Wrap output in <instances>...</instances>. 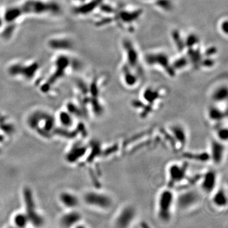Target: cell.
I'll use <instances>...</instances> for the list:
<instances>
[{
  "mask_svg": "<svg viewBox=\"0 0 228 228\" xmlns=\"http://www.w3.org/2000/svg\"><path fill=\"white\" fill-rule=\"evenodd\" d=\"M60 202L68 209H74L79 205V200L75 194L69 192H63L60 196Z\"/></svg>",
  "mask_w": 228,
  "mask_h": 228,
  "instance_id": "cell-11",
  "label": "cell"
},
{
  "mask_svg": "<svg viewBox=\"0 0 228 228\" xmlns=\"http://www.w3.org/2000/svg\"><path fill=\"white\" fill-rule=\"evenodd\" d=\"M156 5L159 8L166 10H169L172 7L170 0H158L156 2Z\"/></svg>",
  "mask_w": 228,
  "mask_h": 228,
  "instance_id": "cell-19",
  "label": "cell"
},
{
  "mask_svg": "<svg viewBox=\"0 0 228 228\" xmlns=\"http://www.w3.org/2000/svg\"><path fill=\"white\" fill-rule=\"evenodd\" d=\"M81 219V215L78 212H71L69 214H65L60 220V223L63 224L64 226H70L71 224H76ZM77 224V223H76Z\"/></svg>",
  "mask_w": 228,
  "mask_h": 228,
  "instance_id": "cell-13",
  "label": "cell"
},
{
  "mask_svg": "<svg viewBox=\"0 0 228 228\" xmlns=\"http://www.w3.org/2000/svg\"><path fill=\"white\" fill-rule=\"evenodd\" d=\"M13 222L17 227H25L28 224V217L24 213H17L15 214Z\"/></svg>",
  "mask_w": 228,
  "mask_h": 228,
  "instance_id": "cell-16",
  "label": "cell"
},
{
  "mask_svg": "<svg viewBox=\"0 0 228 228\" xmlns=\"http://www.w3.org/2000/svg\"><path fill=\"white\" fill-rule=\"evenodd\" d=\"M176 206V196L170 188L162 190L158 197L156 214L162 222H169L172 218V211Z\"/></svg>",
  "mask_w": 228,
  "mask_h": 228,
  "instance_id": "cell-1",
  "label": "cell"
},
{
  "mask_svg": "<svg viewBox=\"0 0 228 228\" xmlns=\"http://www.w3.org/2000/svg\"><path fill=\"white\" fill-rule=\"evenodd\" d=\"M186 166L184 165L181 166L176 164H172L169 169V183L174 185L183 181L186 177Z\"/></svg>",
  "mask_w": 228,
  "mask_h": 228,
  "instance_id": "cell-8",
  "label": "cell"
},
{
  "mask_svg": "<svg viewBox=\"0 0 228 228\" xmlns=\"http://www.w3.org/2000/svg\"><path fill=\"white\" fill-rule=\"evenodd\" d=\"M123 81L125 85L129 87H133L138 82V77L131 71L124 70Z\"/></svg>",
  "mask_w": 228,
  "mask_h": 228,
  "instance_id": "cell-14",
  "label": "cell"
},
{
  "mask_svg": "<svg viewBox=\"0 0 228 228\" xmlns=\"http://www.w3.org/2000/svg\"><path fill=\"white\" fill-rule=\"evenodd\" d=\"M84 200L88 205L102 210L110 209L113 205L112 199L106 193L89 191L84 196Z\"/></svg>",
  "mask_w": 228,
  "mask_h": 228,
  "instance_id": "cell-2",
  "label": "cell"
},
{
  "mask_svg": "<svg viewBox=\"0 0 228 228\" xmlns=\"http://www.w3.org/2000/svg\"><path fill=\"white\" fill-rule=\"evenodd\" d=\"M200 200V196L197 191L188 190L176 197V205L181 210H187L197 205Z\"/></svg>",
  "mask_w": 228,
  "mask_h": 228,
  "instance_id": "cell-4",
  "label": "cell"
},
{
  "mask_svg": "<svg viewBox=\"0 0 228 228\" xmlns=\"http://www.w3.org/2000/svg\"><path fill=\"white\" fill-rule=\"evenodd\" d=\"M217 140L225 143L227 139V127H220L217 128L216 132Z\"/></svg>",
  "mask_w": 228,
  "mask_h": 228,
  "instance_id": "cell-18",
  "label": "cell"
},
{
  "mask_svg": "<svg viewBox=\"0 0 228 228\" xmlns=\"http://www.w3.org/2000/svg\"><path fill=\"white\" fill-rule=\"evenodd\" d=\"M227 97V87L226 85H221L217 87L211 94L212 100L216 103L225 102Z\"/></svg>",
  "mask_w": 228,
  "mask_h": 228,
  "instance_id": "cell-12",
  "label": "cell"
},
{
  "mask_svg": "<svg viewBox=\"0 0 228 228\" xmlns=\"http://www.w3.org/2000/svg\"><path fill=\"white\" fill-rule=\"evenodd\" d=\"M226 153V146L224 143L217 139H212L210 141V158L215 165L221 164L225 154Z\"/></svg>",
  "mask_w": 228,
  "mask_h": 228,
  "instance_id": "cell-6",
  "label": "cell"
},
{
  "mask_svg": "<svg viewBox=\"0 0 228 228\" xmlns=\"http://www.w3.org/2000/svg\"><path fill=\"white\" fill-rule=\"evenodd\" d=\"M212 202L217 209H224L227 207V196L225 189L222 188L215 189L212 193Z\"/></svg>",
  "mask_w": 228,
  "mask_h": 228,
  "instance_id": "cell-9",
  "label": "cell"
},
{
  "mask_svg": "<svg viewBox=\"0 0 228 228\" xmlns=\"http://www.w3.org/2000/svg\"><path fill=\"white\" fill-rule=\"evenodd\" d=\"M124 48L126 54L127 61L130 67H136L138 63V53L135 46L128 40H125Z\"/></svg>",
  "mask_w": 228,
  "mask_h": 228,
  "instance_id": "cell-10",
  "label": "cell"
},
{
  "mask_svg": "<svg viewBox=\"0 0 228 228\" xmlns=\"http://www.w3.org/2000/svg\"><path fill=\"white\" fill-rule=\"evenodd\" d=\"M188 59H186L185 57H181V58H178L176 60H175L172 63V66L174 69V70L175 71L176 69H178V70H181V69H183L184 67H186V66L188 65Z\"/></svg>",
  "mask_w": 228,
  "mask_h": 228,
  "instance_id": "cell-17",
  "label": "cell"
},
{
  "mask_svg": "<svg viewBox=\"0 0 228 228\" xmlns=\"http://www.w3.org/2000/svg\"><path fill=\"white\" fill-rule=\"evenodd\" d=\"M217 182V173L214 171H209L201 178V189L205 193H212L216 189Z\"/></svg>",
  "mask_w": 228,
  "mask_h": 228,
  "instance_id": "cell-7",
  "label": "cell"
},
{
  "mask_svg": "<svg viewBox=\"0 0 228 228\" xmlns=\"http://www.w3.org/2000/svg\"><path fill=\"white\" fill-rule=\"evenodd\" d=\"M136 212L131 205L123 207L116 215L114 219V225L117 227H130L135 220Z\"/></svg>",
  "mask_w": 228,
  "mask_h": 228,
  "instance_id": "cell-5",
  "label": "cell"
},
{
  "mask_svg": "<svg viewBox=\"0 0 228 228\" xmlns=\"http://www.w3.org/2000/svg\"><path fill=\"white\" fill-rule=\"evenodd\" d=\"M219 30L225 36L227 34V19H223L219 24Z\"/></svg>",
  "mask_w": 228,
  "mask_h": 228,
  "instance_id": "cell-20",
  "label": "cell"
},
{
  "mask_svg": "<svg viewBox=\"0 0 228 228\" xmlns=\"http://www.w3.org/2000/svg\"><path fill=\"white\" fill-rule=\"evenodd\" d=\"M145 60L150 66H156L160 68H163L167 73L171 76H174L175 71L174 70L172 63H171L168 56L161 52L151 53L146 55Z\"/></svg>",
  "mask_w": 228,
  "mask_h": 228,
  "instance_id": "cell-3",
  "label": "cell"
},
{
  "mask_svg": "<svg viewBox=\"0 0 228 228\" xmlns=\"http://www.w3.org/2000/svg\"><path fill=\"white\" fill-rule=\"evenodd\" d=\"M209 117L212 120L220 121L224 119V112L219 110L218 108L212 106L209 110Z\"/></svg>",
  "mask_w": 228,
  "mask_h": 228,
  "instance_id": "cell-15",
  "label": "cell"
}]
</instances>
